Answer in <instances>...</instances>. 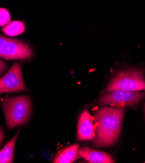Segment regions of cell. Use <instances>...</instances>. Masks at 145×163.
Listing matches in <instances>:
<instances>
[{"label": "cell", "instance_id": "cell-4", "mask_svg": "<svg viewBox=\"0 0 145 163\" xmlns=\"http://www.w3.org/2000/svg\"><path fill=\"white\" fill-rule=\"evenodd\" d=\"M108 92L100 98V105L117 107H130L137 105L145 97V93L139 91L115 90Z\"/></svg>", "mask_w": 145, "mask_h": 163}, {"label": "cell", "instance_id": "cell-5", "mask_svg": "<svg viewBox=\"0 0 145 163\" xmlns=\"http://www.w3.org/2000/svg\"><path fill=\"white\" fill-rule=\"evenodd\" d=\"M33 56L32 50L26 43L0 35V57L27 60Z\"/></svg>", "mask_w": 145, "mask_h": 163}, {"label": "cell", "instance_id": "cell-7", "mask_svg": "<svg viewBox=\"0 0 145 163\" xmlns=\"http://www.w3.org/2000/svg\"><path fill=\"white\" fill-rule=\"evenodd\" d=\"M95 127L93 124L91 116L85 109L79 116L77 125V139L79 141L93 140L95 137Z\"/></svg>", "mask_w": 145, "mask_h": 163}, {"label": "cell", "instance_id": "cell-3", "mask_svg": "<svg viewBox=\"0 0 145 163\" xmlns=\"http://www.w3.org/2000/svg\"><path fill=\"white\" fill-rule=\"evenodd\" d=\"M124 90L140 91L145 90V80L142 72L139 70H129L118 74L106 88L107 91Z\"/></svg>", "mask_w": 145, "mask_h": 163}, {"label": "cell", "instance_id": "cell-6", "mask_svg": "<svg viewBox=\"0 0 145 163\" xmlns=\"http://www.w3.org/2000/svg\"><path fill=\"white\" fill-rule=\"evenodd\" d=\"M24 90H26V86L23 80L21 66L16 63L0 78V94Z\"/></svg>", "mask_w": 145, "mask_h": 163}, {"label": "cell", "instance_id": "cell-10", "mask_svg": "<svg viewBox=\"0 0 145 163\" xmlns=\"http://www.w3.org/2000/svg\"><path fill=\"white\" fill-rule=\"evenodd\" d=\"M19 133L20 130L0 151V163H11L14 161V147Z\"/></svg>", "mask_w": 145, "mask_h": 163}, {"label": "cell", "instance_id": "cell-1", "mask_svg": "<svg viewBox=\"0 0 145 163\" xmlns=\"http://www.w3.org/2000/svg\"><path fill=\"white\" fill-rule=\"evenodd\" d=\"M125 109L122 107H102L94 114L96 135L93 146L107 147L115 144L120 136Z\"/></svg>", "mask_w": 145, "mask_h": 163}, {"label": "cell", "instance_id": "cell-2", "mask_svg": "<svg viewBox=\"0 0 145 163\" xmlns=\"http://www.w3.org/2000/svg\"><path fill=\"white\" fill-rule=\"evenodd\" d=\"M6 123L9 129L26 124L32 115V103L29 97L20 95L5 97L1 101Z\"/></svg>", "mask_w": 145, "mask_h": 163}, {"label": "cell", "instance_id": "cell-11", "mask_svg": "<svg viewBox=\"0 0 145 163\" xmlns=\"http://www.w3.org/2000/svg\"><path fill=\"white\" fill-rule=\"evenodd\" d=\"M25 29L24 23L20 21H13L4 26L2 31L7 36L15 37L22 34L25 31Z\"/></svg>", "mask_w": 145, "mask_h": 163}, {"label": "cell", "instance_id": "cell-13", "mask_svg": "<svg viewBox=\"0 0 145 163\" xmlns=\"http://www.w3.org/2000/svg\"><path fill=\"white\" fill-rule=\"evenodd\" d=\"M7 68V64L5 63L4 62L0 60V75L3 73V72L6 70Z\"/></svg>", "mask_w": 145, "mask_h": 163}, {"label": "cell", "instance_id": "cell-8", "mask_svg": "<svg viewBox=\"0 0 145 163\" xmlns=\"http://www.w3.org/2000/svg\"><path fill=\"white\" fill-rule=\"evenodd\" d=\"M79 157L83 158L92 163H113L114 160L109 155L101 151H97L90 147H85L79 149Z\"/></svg>", "mask_w": 145, "mask_h": 163}, {"label": "cell", "instance_id": "cell-15", "mask_svg": "<svg viewBox=\"0 0 145 163\" xmlns=\"http://www.w3.org/2000/svg\"><path fill=\"white\" fill-rule=\"evenodd\" d=\"M144 110H145V108H144Z\"/></svg>", "mask_w": 145, "mask_h": 163}, {"label": "cell", "instance_id": "cell-9", "mask_svg": "<svg viewBox=\"0 0 145 163\" xmlns=\"http://www.w3.org/2000/svg\"><path fill=\"white\" fill-rule=\"evenodd\" d=\"M79 144H74L59 151L53 159L54 163L73 162L79 157L78 151Z\"/></svg>", "mask_w": 145, "mask_h": 163}, {"label": "cell", "instance_id": "cell-14", "mask_svg": "<svg viewBox=\"0 0 145 163\" xmlns=\"http://www.w3.org/2000/svg\"><path fill=\"white\" fill-rule=\"evenodd\" d=\"M3 138H4L3 131V129H2L1 128H0V146H1V144H2V142H3Z\"/></svg>", "mask_w": 145, "mask_h": 163}, {"label": "cell", "instance_id": "cell-12", "mask_svg": "<svg viewBox=\"0 0 145 163\" xmlns=\"http://www.w3.org/2000/svg\"><path fill=\"white\" fill-rule=\"evenodd\" d=\"M11 22V15L6 9L0 8V27L6 26Z\"/></svg>", "mask_w": 145, "mask_h": 163}]
</instances>
